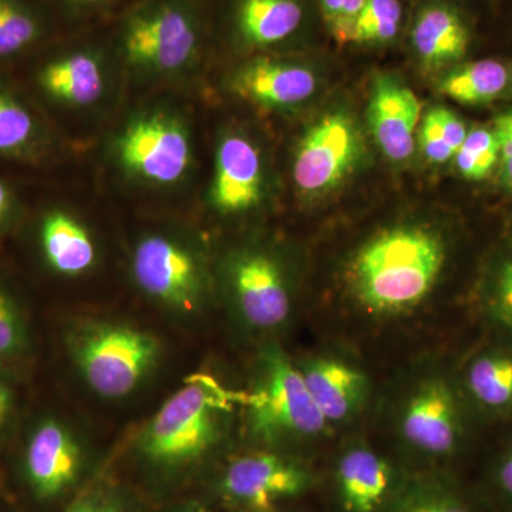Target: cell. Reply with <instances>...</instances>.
<instances>
[{
	"mask_svg": "<svg viewBox=\"0 0 512 512\" xmlns=\"http://www.w3.org/2000/svg\"><path fill=\"white\" fill-rule=\"evenodd\" d=\"M211 36L210 0H134L109 20L104 37L120 73L157 84L197 72Z\"/></svg>",
	"mask_w": 512,
	"mask_h": 512,
	"instance_id": "1",
	"label": "cell"
},
{
	"mask_svg": "<svg viewBox=\"0 0 512 512\" xmlns=\"http://www.w3.org/2000/svg\"><path fill=\"white\" fill-rule=\"evenodd\" d=\"M446 264L440 235L420 227L380 232L360 249L349 268L357 303L375 315H402L433 291Z\"/></svg>",
	"mask_w": 512,
	"mask_h": 512,
	"instance_id": "2",
	"label": "cell"
},
{
	"mask_svg": "<svg viewBox=\"0 0 512 512\" xmlns=\"http://www.w3.org/2000/svg\"><path fill=\"white\" fill-rule=\"evenodd\" d=\"M237 397L210 375H192L138 431V456L158 470L198 463L214 450Z\"/></svg>",
	"mask_w": 512,
	"mask_h": 512,
	"instance_id": "3",
	"label": "cell"
},
{
	"mask_svg": "<svg viewBox=\"0 0 512 512\" xmlns=\"http://www.w3.org/2000/svg\"><path fill=\"white\" fill-rule=\"evenodd\" d=\"M107 158L116 173L134 187L180 188L190 180L197 158L191 121L170 104L140 107L111 134Z\"/></svg>",
	"mask_w": 512,
	"mask_h": 512,
	"instance_id": "4",
	"label": "cell"
},
{
	"mask_svg": "<svg viewBox=\"0 0 512 512\" xmlns=\"http://www.w3.org/2000/svg\"><path fill=\"white\" fill-rule=\"evenodd\" d=\"M70 359L84 384L106 400L136 393L163 362V342L150 330L119 320H89L67 335Z\"/></svg>",
	"mask_w": 512,
	"mask_h": 512,
	"instance_id": "5",
	"label": "cell"
},
{
	"mask_svg": "<svg viewBox=\"0 0 512 512\" xmlns=\"http://www.w3.org/2000/svg\"><path fill=\"white\" fill-rule=\"evenodd\" d=\"M130 275L148 301L173 315L194 318L211 295V271L201 248L175 231H148L131 248Z\"/></svg>",
	"mask_w": 512,
	"mask_h": 512,
	"instance_id": "6",
	"label": "cell"
},
{
	"mask_svg": "<svg viewBox=\"0 0 512 512\" xmlns=\"http://www.w3.org/2000/svg\"><path fill=\"white\" fill-rule=\"evenodd\" d=\"M254 390L249 394L248 426L262 441L309 439L328 426L299 366L284 350L269 346L259 357Z\"/></svg>",
	"mask_w": 512,
	"mask_h": 512,
	"instance_id": "7",
	"label": "cell"
},
{
	"mask_svg": "<svg viewBox=\"0 0 512 512\" xmlns=\"http://www.w3.org/2000/svg\"><path fill=\"white\" fill-rule=\"evenodd\" d=\"M222 285L238 319L254 332H272L288 322L292 293L281 259L258 245L229 252L221 265Z\"/></svg>",
	"mask_w": 512,
	"mask_h": 512,
	"instance_id": "8",
	"label": "cell"
},
{
	"mask_svg": "<svg viewBox=\"0 0 512 512\" xmlns=\"http://www.w3.org/2000/svg\"><path fill=\"white\" fill-rule=\"evenodd\" d=\"M120 73L106 37H73L47 53L35 72L45 99L70 110L99 106L113 90Z\"/></svg>",
	"mask_w": 512,
	"mask_h": 512,
	"instance_id": "9",
	"label": "cell"
},
{
	"mask_svg": "<svg viewBox=\"0 0 512 512\" xmlns=\"http://www.w3.org/2000/svg\"><path fill=\"white\" fill-rule=\"evenodd\" d=\"M84 446L72 424L55 414L37 419L23 444V481L36 500H57L79 480Z\"/></svg>",
	"mask_w": 512,
	"mask_h": 512,
	"instance_id": "10",
	"label": "cell"
},
{
	"mask_svg": "<svg viewBox=\"0 0 512 512\" xmlns=\"http://www.w3.org/2000/svg\"><path fill=\"white\" fill-rule=\"evenodd\" d=\"M360 157V140L348 114H326L303 134L292 164L296 190L318 197L338 187Z\"/></svg>",
	"mask_w": 512,
	"mask_h": 512,
	"instance_id": "11",
	"label": "cell"
},
{
	"mask_svg": "<svg viewBox=\"0 0 512 512\" xmlns=\"http://www.w3.org/2000/svg\"><path fill=\"white\" fill-rule=\"evenodd\" d=\"M266 197V165L261 147L248 134L227 130L215 144L207 202L222 217H238L261 207Z\"/></svg>",
	"mask_w": 512,
	"mask_h": 512,
	"instance_id": "12",
	"label": "cell"
},
{
	"mask_svg": "<svg viewBox=\"0 0 512 512\" xmlns=\"http://www.w3.org/2000/svg\"><path fill=\"white\" fill-rule=\"evenodd\" d=\"M308 483V473L289 458L258 451L229 464L221 490L252 512H269L279 501L301 494Z\"/></svg>",
	"mask_w": 512,
	"mask_h": 512,
	"instance_id": "13",
	"label": "cell"
},
{
	"mask_svg": "<svg viewBox=\"0 0 512 512\" xmlns=\"http://www.w3.org/2000/svg\"><path fill=\"white\" fill-rule=\"evenodd\" d=\"M316 89L318 77L311 67L284 57H251L229 79V90L239 99L271 110L301 106Z\"/></svg>",
	"mask_w": 512,
	"mask_h": 512,
	"instance_id": "14",
	"label": "cell"
},
{
	"mask_svg": "<svg viewBox=\"0 0 512 512\" xmlns=\"http://www.w3.org/2000/svg\"><path fill=\"white\" fill-rule=\"evenodd\" d=\"M402 436L410 446L431 454L453 453L461 437V419L453 390L446 380L421 383L404 406L400 419Z\"/></svg>",
	"mask_w": 512,
	"mask_h": 512,
	"instance_id": "15",
	"label": "cell"
},
{
	"mask_svg": "<svg viewBox=\"0 0 512 512\" xmlns=\"http://www.w3.org/2000/svg\"><path fill=\"white\" fill-rule=\"evenodd\" d=\"M305 22L303 0H228L225 29L232 45L264 53L285 45Z\"/></svg>",
	"mask_w": 512,
	"mask_h": 512,
	"instance_id": "16",
	"label": "cell"
},
{
	"mask_svg": "<svg viewBox=\"0 0 512 512\" xmlns=\"http://www.w3.org/2000/svg\"><path fill=\"white\" fill-rule=\"evenodd\" d=\"M420 114V101L409 87L390 74L376 77L367 121L377 146L389 160L400 163L412 156Z\"/></svg>",
	"mask_w": 512,
	"mask_h": 512,
	"instance_id": "17",
	"label": "cell"
},
{
	"mask_svg": "<svg viewBox=\"0 0 512 512\" xmlns=\"http://www.w3.org/2000/svg\"><path fill=\"white\" fill-rule=\"evenodd\" d=\"M37 245L50 272L82 278L99 264V247L90 228L66 208H50L37 225Z\"/></svg>",
	"mask_w": 512,
	"mask_h": 512,
	"instance_id": "18",
	"label": "cell"
},
{
	"mask_svg": "<svg viewBox=\"0 0 512 512\" xmlns=\"http://www.w3.org/2000/svg\"><path fill=\"white\" fill-rule=\"evenodd\" d=\"M298 366L328 424L348 420L359 412L369 387L362 370L335 357H315Z\"/></svg>",
	"mask_w": 512,
	"mask_h": 512,
	"instance_id": "19",
	"label": "cell"
},
{
	"mask_svg": "<svg viewBox=\"0 0 512 512\" xmlns=\"http://www.w3.org/2000/svg\"><path fill=\"white\" fill-rule=\"evenodd\" d=\"M470 40L466 20L447 3H430L421 8L410 30L413 52L429 69L458 62L466 55Z\"/></svg>",
	"mask_w": 512,
	"mask_h": 512,
	"instance_id": "20",
	"label": "cell"
},
{
	"mask_svg": "<svg viewBox=\"0 0 512 512\" xmlns=\"http://www.w3.org/2000/svg\"><path fill=\"white\" fill-rule=\"evenodd\" d=\"M57 22L46 0H0V63L45 46L55 36Z\"/></svg>",
	"mask_w": 512,
	"mask_h": 512,
	"instance_id": "21",
	"label": "cell"
},
{
	"mask_svg": "<svg viewBox=\"0 0 512 512\" xmlns=\"http://www.w3.org/2000/svg\"><path fill=\"white\" fill-rule=\"evenodd\" d=\"M336 478L346 510L373 512L389 491L392 468L370 448L355 447L340 458Z\"/></svg>",
	"mask_w": 512,
	"mask_h": 512,
	"instance_id": "22",
	"label": "cell"
},
{
	"mask_svg": "<svg viewBox=\"0 0 512 512\" xmlns=\"http://www.w3.org/2000/svg\"><path fill=\"white\" fill-rule=\"evenodd\" d=\"M47 147L42 121L18 94L0 86V157L35 160Z\"/></svg>",
	"mask_w": 512,
	"mask_h": 512,
	"instance_id": "23",
	"label": "cell"
},
{
	"mask_svg": "<svg viewBox=\"0 0 512 512\" xmlns=\"http://www.w3.org/2000/svg\"><path fill=\"white\" fill-rule=\"evenodd\" d=\"M468 393L488 412L512 410V352L481 353L467 367Z\"/></svg>",
	"mask_w": 512,
	"mask_h": 512,
	"instance_id": "24",
	"label": "cell"
},
{
	"mask_svg": "<svg viewBox=\"0 0 512 512\" xmlns=\"http://www.w3.org/2000/svg\"><path fill=\"white\" fill-rule=\"evenodd\" d=\"M511 82L510 67L500 60H478L448 73L441 83V93L457 103H491L507 92Z\"/></svg>",
	"mask_w": 512,
	"mask_h": 512,
	"instance_id": "25",
	"label": "cell"
},
{
	"mask_svg": "<svg viewBox=\"0 0 512 512\" xmlns=\"http://www.w3.org/2000/svg\"><path fill=\"white\" fill-rule=\"evenodd\" d=\"M400 0H366L362 12L350 28L345 43L360 46L389 45L402 28Z\"/></svg>",
	"mask_w": 512,
	"mask_h": 512,
	"instance_id": "26",
	"label": "cell"
},
{
	"mask_svg": "<svg viewBox=\"0 0 512 512\" xmlns=\"http://www.w3.org/2000/svg\"><path fill=\"white\" fill-rule=\"evenodd\" d=\"M30 329L22 306L0 282V365L18 362L30 350Z\"/></svg>",
	"mask_w": 512,
	"mask_h": 512,
	"instance_id": "27",
	"label": "cell"
},
{
	"mask_svg": "<svg viewBox=\"0 0 512 512\" xmlns=\"http://www.w3.org/2000/svg\"><path fill=\"white\" fill-rule=\"evenodd\" d=\"M500 158V146L494 130L476 128L467 134L463 146L458 148L454 160L464 178L481 181L493 170Z\"/></svg>",
	"mask_w": 512,
	"mask_h": 512,
	"instance_id": "28",
	"label": "cell"
},
{
	"mask_svg": "<svg viewBox=\"0 0 512 512\" xmlns=\"http://www.w3.org/2000/svg\"><path fill=\"white\" fill-rule=\"evenodd\" d=\"M134 0H46L57 19L73 26L109 22Z\"/></svg>",
	"mask_w": 512,
	"mask_h": 512,
	"instance_id": "29",
	"label": "cell"
},
{
	"mask_svg": "<svg viewBox=\"0 0 512 512\" xmlns=\"http://www.w3.org/2000/svg\"><path fill=\"white\" fill-rule=\"evenodd\" d=\"M488 303L494 318L512 332V258L504 259L495 268Z\"/></svg>",
	"mask_w": 512,
	"mask_h": 512,
	"instance_id": "30",
	"label": "cell"
},
{
	"mask_svg": "<svg viewBox=\"0 0 512 512\" xmlns=\"http://www.w3.org/2000/svg\"><path fill=\"white\" fill-rule=\"evenodd\" d=\"M323 19L328 23L330 32L339 42L345 43L350 28L359 13L362 12L366 0H319Z\"/></svg>",
	"mask_w": 512,
	"mask_h": 512,
	"instance_id": "31",
	"label": "cell"
},
{
	"mask_svg": "<svg viewBox=\"0 0 512 512\" xmlns=\"http://www.w3.org/2000/svg\"><path fill=\"white\" fill-rule=\"evenodd\" d=\"M420 146L426 160L433 164L447 163L456 156V151L444 137L433 110L424 117L420 131Z\"/></svg>",
	"mask_w": 512,
	"mask_h": 512,
	"instance_id": "32",
	"label": "cell"
},
{
	"mask_svg": "<svg viewBox=\"0 0 512 512\" xmlns=\"http://www.w3.org/2000/svg\"><path fill=\"white\" fill-rule=\"evenodd\" d=\"M494 133L500 146L503 163V181L512 190V111L501 114L494 121Z\"/></svg>",
	"mask_w": 512,
	"mask_h": 512,
	"instance_id": "33",
	"label": "cell"
},
{
	"mask_svg": "<svg viewBox=\"0 0 512 512\" xmlns=\"http://www.w3.org/2000/svg\"><path fill=\"white\" fill-rule=\"evenodd\" d=\"M403 512H477L466 501L457 497L421 498L414 501Z\"/></svg>",
	"mask_w": 512,
	"mask_h": 512,
	"instance_id": "34",
	"label": "cell"
},
{
	"mask_svg": "<svg viewBox=\"0 0 512 512\" xmlns=\"http://www.w3.org/2000/svg\"><path fill=\"white\" fill-rule=\"evenodd\" d=\"M18 413V393L5 376L0 375V439L12 427Z\"/></svg>",
	"mask_w": 512,
	"mask_h": 512,
	"instance_id": "35",
	"label": "cell"
},
{
	"mask_svg": "<svg viewBox=\"0 0 512 512\" xmlns=\"http://www.w3.org/2000/svg\"><path fill=\"white\" fill-rule=\"evenodd\" d=\"M16 214H18V198L10 185L0 178V237L15 221Z\"/></svg>",
	"mask_w": 512,
	"mask_h": 512,
	"instance_id": "36",
	"label": "cell"
},
{
	"mask_svg": "<svg viewBox=\"0 0 512 512\" xmlns=\"http://www.w3.org/2000/svg\"><path fill=\"white\" fill-rule=\"evenodd\" d=\"M495 484L501 495L512 505V446L505 451L495 470Z\"/></svg>",
	"mask_w": 512,
	"mask_h": 512,
	"instance_id": "37",
	"label": "cell"
},
{
	"mask_svg": "<svg viewBox=\"0 0 512 512\" xmlns=\"http://www.w3.org/2000/svg\"><path fill=\"white\" fill-rule=\"evenodd\" d=\"M94 512H123L121 505L116 498L110 497L103 501H97Z\"/></svg>",
	"mask_w": 512,
	"mask_h": 512,
	"instance_id": "38",
	"label": "cell"
},
{
	"mask_svg": "<svg viewBox=\"0 0 512 512\" xmlns=\"http://www.w3.org/2000/svg\"><path fill=\"white\" fill-rule=\"evenodd\" d=\"M97 501L94 498H82L74 503L66 512H94Z\"/></svg>",
	"mask_w": 512,
	"mask_h": 512,
	"instance_id": "39",
	"label": "cell"
},
{
	"mask_svg": "<svg viewBox=\"0 0 512 512\" xmlns=\"http://www.w3.org/2000/svg\"><path fill=\"white\" fill-rule=\"evenodd\" d=\"M252 512V511H251Z\"/></svg>",
	"mask_w": 512,
	"mask_h": 512,
	"instance_id": "40",
	"label": "cell"
}]
</instances>
